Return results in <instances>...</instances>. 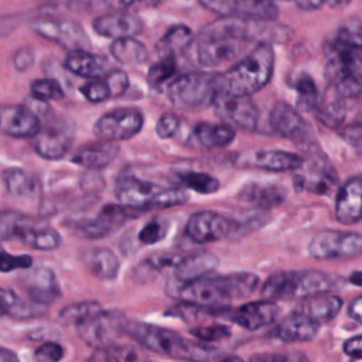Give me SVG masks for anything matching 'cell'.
I'll return each mask as SVG.
<instances>
[{
  "mask_svg": "<svg viewBox=\"0 0 362 362\" xmlns=\"http://www.w3.org/2000/svg\"><path fill=\"white\" fill-rule=\"evenodd\" d=\"M64 66L74 75L86 79L102 78L110 71L106 58L92 54L88 49L69 51L64 59Z\"/></svg>",
  "mask_w": 362,
  "mask_h": 362,
  "instance_id": "29",
  "label": "cell"
},
{
  "mask_svg": "<svg viewBox=\"0 0 362 362\" xmlns=\"http://www.w3.org/2000/svg\"><path fill=\"white\" fill-rule=\"evenodd\" d=\"M33 62V55L28 49H20V52L14 58V64L18 69H27Z\"/></svg>",
  "mask_w": 362,
  "mask_h": 362,
  "instance_id": "57",
  "label": "cell"
},
{
  "mask_svg": "<svg viewBox=\"0 0 362 362\" xmlns=\"http://www.w3.org/2000/svg\"><path fill=\"white\" fill-rule=\"evenodd\" d=\"M194 41V35L189 27L175 25L171 27L160 40L158 49L161 55H174L185 51Z\"/></svg>",
  "mask_w": 362,
  "mask_h": 362,
  "instance_id": "37",
  "label": "cell"
},
{
  "mask_svg": "<svg viewBox=\"0 0 362 362\" xmlns=\"http://www.w3.org/2000/svg\"><path fill=\"white\" fill-rule=\"evenodd\" d=\"M110 54L120 64H141L148 57L146 45L134 37L113 40L110 45Z\"/></svg>",
  "mask_w": 362,
  "mask_h": 362,
  "instance_id": "36",
  "label": "cell"
},
{
  "mask_svg": "<svg viewBox=\"0 0 362 362\" xmlns=\"http://www.w3.org/2000/svg\"><path fill=\"white\" fill-rule=\"evenodd\" d=\"M259 21L223 17L208 24L194 40L195 59L201 66L218 68L247 52L255 41L253 27Z\"/></svg>",
  "mask_w": 362,
  "mask_h": 362,
  "instance_id": "1",
  "label": "cell"
},
{
  "mask_svg": "<svg viewBox=\"0 0 362 362\" xmlns=\"http://www.w3.org/2000/svg\"><path fill=\"white\" fill-rule=\"evenodd\" d=\"M100 304L96 301H81L71 305H66L59 313V320L65 324H79L98 310H100Z\"/></svg>",
  "mask_w": 362,
  "mask_h": 362,
  "instance_id": "43",
  "label": "cell"
},
{
  "mask_svg": "<svg viewBox=\"0 0 362 362\" xmlns=\"http://www.w3.org/2000/svg\"><path fill=\"white\" fill-rule=\"evenodd\" d=\"M134 0H89V6L105 11H124Z\"/></svg>",
  "mask_w": 362,
  "mask_h": 362,
  "instance_id": "54",
  "label": "cell"
},
{
  "mask_svg": "<svg viewBox=\"0 0 362 362\" xmlns=\"http://www.w3.org/2000/svg\"><path fill=\"white\" fill-rule=\"evenodd\" d=\"M342 308V300L329 291H320L301 297L297 311L305 314L320 325L332 321Z\"/></svg>",
  "mask_w": 362,
  "mask_h": 362,
  "instance_id": "27",
  "label": "cell"
},
{
  "mask_svg": "<svg viewBox=\"0 0 362 362\" xmlns=\"http://www.w3.org/2000/svg\"><path fill=\"white\" fill-rule=\"evenodd\" d=\"M144 123L143 113L132 107H120L100 116L93 127L95 134L102 140L122 141L136 136Z\"/></svg>",
  "mask_w": 362,
  "mask_h": 362,
  "instance_id": "11",
  "label": "cell"
},
{
  "mask_svg": "<svg viewBox=\"0 0 362 362\" xmlns=\"http://www.w3.org/2000/svg\"><path fill=\"white\" fill-rule=\"evenodd\" d=\"M168 232V223L161 219H153L147 222L139 232V240L144 245L158 243L165 238Z\"/></svg>",
  "mask_w": 362,
  "mask_h": 362,
  "instance_id": "48",
  "label": "cell"
},
{
  "mask_svg": "<svg viewBox=\"0 0 362 362\" xmlns=\"http://www.w3.org/2000/svg\"><path fill=\"white\" fill-rule=\"evenodd\" d=\"M238 225L216 212L199 211L192 214L185 223L187 236L195 243H212L222 240L233 233Z\"/></svg>",
  "mask_w": 362,
  "mask_h": 362,
  "instance_id": "12",
  "label": "cell"
},
{
  "mask_svg": "<svg viewBox=\"0 0 362 362\" xmlns=\"http://www.w3.org/2000/svg\"><path fill=\"white\" fill-rule=\"evenodd\" d=\"M349 281L355 286H362V272H354L349 276Z\"/></svg>",
  "mask_w": 362,
  "mask_h": 362,
  "instance_id": "61",
  "label": "cell"
},
{
  "mask_svg": "<svg viewBox=\"0 0 362 362\" xmlns=\"http://www.w3.org/2000/svg\"><path fill=\"white\" fill-rule=\"evenodd\" d=\"M123 334L133 338L143 348L177 359H214L215 349L187 341L182 335L168 328L140 321H129Z\"/></svg>",
  "mask_w": 362,
  "mask_h": 362,
  "instance_id": "4",
  "label": "cell"
},
{
  "mask_svg": "<svg viewBox=\"0 0 362 362\" xmlns=\"http://www.w3.org/2000/svg\"><path fill=\"white\" fill-rule=\"evenodd\" d=\"M328 64L325 76L328 82L354 79L362 82V47L332 40L327 44Z\"/></svg>",
  "mask_w": 362,
  "mask_h": 362,
  "instance_id": "10",
  "label": "cell"
},
{
  "mask_svg": "<svg viewBox=\"0 0 362 362\" xmlns=\"http://www.w3.org/2000/svg\"><path fill=\"white\" fill-rule=\"evenodd\" d=\"M180 127V119L173 113H165L160 116L156 123V133L160 139H170L175 134Z\"/></svg>",
  "mask_w": 362,
  "mask_h": 362,
  "instance_id": "53",
  "label": "cell"
},
{
  "mask_svg": "<svg viewBox=\"0 0 362 362\" xmlns=\"http://www.w3.org/2000/svg\"><path fill=\"white\" fill-rule=\"evenodd\" d=\"M349 103L351 99L344 98L332 86L328 85L327 92L324 93L321 102H318L315 107L317 119L327 127L337 129L344 124L346 112L349 109Z\"/></svg>",
  "mask_w": 362,
  "mask_h": 362,
  "instance_id": "30",
  "label": "cell"
},
{
  "mask_svg": "<svg viewBox=\"0 0 362 362\" xmlns=\"http://www.w3.org/2000/svg\"><path fill=\"white\" fill-rule=\"evenodd\" d=\"M177 69V61L174 55H161L156 64H153L147 74V81L151 86H160L165 81L171 79Z\"/></svg>",
  "mask_w": 362,
  "mask_h": 362,
  "instance_id": "42",
  "label": "cell"
},
{
  "mask_svg": "<svg viewBox=\"0 0 362 362\" xmlns=\"http://www.w3.org/2000/svg\"><path fill=\"white\" fill-rule=\"evenodd\" d=\"M139 211L122 204H109L102 208L95 219L78 223V230L89 239H98L109 235L130 218H134Z\"/></svg>",
  "mask_w": 362,
  "mask_h": 362,
  "instance_id": "19",
  "label": "cell"
},
{
  "mask_svg": "<svg viewBox=\"0 0 362 362\" xmlns=\"http://www.w3.org/2000/svg\"><path fill=\"white\" fill-rule=\"evenodd\" d=\"M24 288L31 301L40 305H49L59 298L61 290L51 269L37 267L24 280Z\"/></svg>",
  "mask_w": 362,
  "mask_h": 362,
  "instance_id": "26",
  "label": "cell"
},
{
  "mask_svg": "<svg viewBox=\"0 0 362 362\" xmlns=\"http://www.w3.org/2000/svg\"><path fill=\"white\" fill-rule=\"evenodd\" d=\"M239 199L259 208H273L284 202L287 194L281 185L249 182L239 191Z\"/></svg>",
  "mask_w": 362,
  "mask_h": 362,
  "instance_id": "33",
  "label": "cell"
},
{
  "mask_svg": "<svg viewBox=\"0 0 362 362\" xmlns=\"http://www.w3.org/2000/svg\"><path fill=\"white\" fill-rule=\"evenodd\" d=\"M296 92H297V106L300 110H315L320 99H318V89L311 76L307 74H301L296 79Z\"/></svg>",
  "mask_w": 362,
  "mask_h": 362,
  "instance_id": "39",
  "label": "cell"
},
{
  "mask_svg": "<svg viewBox=\"0 0 362 362\" xmlns=\"http://www.w3.org/2000/svg\"><path fill=\"white\" fill-rule=\"evenodd\" d=\"M191 334L199 341L212 342V341H219V339L228 338L230 335V329L222 324H211V325L195 327L191 329Z\"/></svg>",
  "mask_w": 362,
  "mask_h": 362,
  "instance_id": "50",
  "label": "cell"
},
{
  "mask_svg": "<svg viewBox=\"0 0 362 362\" xmlns=\"http://www.w3.org/2000/svg\"><path fill=\"white\" fill-rule=\"evenodd\" d=\"M270 126L281 137L301 146L314 143V132L308 122L293 106L279 102L270 112Z\"/></svg>",
  "mask_w": 362,
  "mask_h": 362,
  "instance_id": "15",
  "label": "cell"
},
{
  "mask_svg": "<svg viewBox=\"0 0 362 362\" xmlns=\"http://www.w3.org/2000/svg\"><path fill=\"white\" fill-rule=\"evenodd\" d=\"M16 361H18V356L13 351L0 346V362H16Z\"/></svg>",
  "mask_w": 362,
  "mask_h": 362,
  "instance_id": "60",
  "label": "cell"
},
{
  "mask_svg": "<svg viewBox=\"0 0 362 362\" xmlns=\"http://www.w3.org/2000/svg\"><path fill=\"white\" fill-rule=\"evenodd\" d=\"M259 277L250 272H236L219 276H204L194 281L177 283L170 290L177 297L192 307H223L238 300L249 297L257 287Z\"/></svg>",
  "mask_w": 362,
  "mask_h": 362,
  "instance_id": "2",
  "label": "cell"
},
{
  "mask_svg": "<svg viewBox=\"0 0 362 362\" xmlns=\"http://www.w3.org/2000/svg\"><path fill=\"white\" fill-rule=\"evenodd\" d=\"M219 92L218 74L191 72L175 78L167 89L168 99L178 109L209 106Z\"/></svg>",
  "mask_w": 362,
  "mask_h": 362,
  "instance_id": "6",
  "label": "cell"
},
{
  "mask_svg": "<svg viewBox=\"0 0 362 362\" xmlns=\"http://www.w3.org/2000/svg\"><path fill=\"white\" fill-rule=\"evenodd\" d=\"M294 1H296L298 8L305 10V11H311V10H317V8L322 7V4L327 0H294Z\"/></svg>",
  "mask_w": 362,
  "mask_h": 362,
  "instance_id": "59",
  "label": "cell"
},
{
  "mask_svg": "<svg viewBox=\"0 0 362 362\" xmlns=\"http://www.w3.org/2000/svg\"><path fill=\"white\" fill-rule=\"evenodd\" d=\"M79 90L83 95V98L92 103H99V102H103V100L112 98L109 85L103 76L89 79L79 88Z\"/></svg>",
  "mask_w": 362,
  "mask_h": 362,
  "instance_id": "46",
  "label": "cell"
},
{
  "mask_svg": "<svg viewBox=\"0 0 362 362\" xmlns=\"http://www.w3.org/2000/svg\"><path fill=\"white\" fill-rule=\"evenodd\" d=\"M81 259L92 276L100 280H113L117 277L120 262L112 250L106 247H93L83 252Z\"/></svg>",
  "mask_w": 362,
  "mask_h": 362,
  "instance_id": "32",
  "label": "cell"
},
{
  "mask_svg": "<svg viewBox=\"0 0 362 362\" xmlns=\"http://www.w3.org/2000/svg\"><path fill=\"white\" fill-rule=\"evenodd\" d=\"M218 267V257L211 252H195L180 255L173 267L175 283L185 284L211 274Z\"/></svg>",
  "mask_w": 362,
  "mask_h": 362,
  "instance_id": "24",
  "label": "cell"
},
{
  "mask_svg": "<svg viewBox=\"0 0 362 362\" xmlns=\"http://www.w3.org/2000/svg\"><path fill=\"white\" fill-rule=\"evenodd\" d=\"M337 279L318 270L305 272H281L280 294L283 300L305 297L308 294L332 290Z\"/></svg>",
  "mask_w": 362,
  "mask_h": 362,
  "instance_id": "13",
  "label": "cell"
},
{
  "mask_svg": "<svg viewBox=\"0 0 362 362\" xmlns=\"http://www.w3.org/2000/svg\"><path fill=\"white\" fill-rule=\"evenodd\" d=\"M31 223V218L17 211H0V240L16 238L17 230Z\"/></svg>",
  "mask_w": 362,
  "mask_h": 362,
  "instance_id": "45",
  "label": "cell"
},
{
  "mask_svg": "<svg viewBox=\"0 0 362 362\" xmlns=\"http://www.w3.org/2000/svg\"><path fill=\"white\" fill-rule=\"evenodd\" d=\"M334 40L344 44L362 47V23L356 18L345 21L342 25H339Z\"/></svg>",
  "mask_w": 362,
  "mask_h": 362,
  "instance_id": "47",
  "label": "cell"
},
{
  "mask_svg": "<svg viewBox=\"0 0 362 362\" xmlns=\"http://www.w3.org/2000/svg\"><path fill=\"white\" fill-rule=\"evenodd\" d=\"M92 361H110V362H124V361H136L139 359V354L126 345H105L99 346V349L90 356Z\"/></svg>",
  "mask_w": 362,
  "mask_h": 362,
  "instance_id": "44",
  "label": "cell"
},
{
  "mask_svg": "<svg viewBox=\"0 0 362 362\" xmlns=\"http://www.w3.org/2000/svg\"><path fill=\"white\" fill-rule=\"evenodd\" d=\"M280 314L279 305L273 300L250 301L230 313V320L245 329L256 331L273 324Z\"/></svg>",
  "mask_w": 362,
  "mask_h": 362,
  "instance_id": "21",
  "label": "cell"
},
{
  "mask_svg": "<svg viewBox=\"0 0 362 362\" xmlns=\"http://www.w3.org/2000/svg\"><path fill=\"white\" fill-rule=\"evenodd\" d=\"M342 137L355 147V150L362 151V123L349 124L342 130Z\"/></svg>",
  "mask_w": 362,
  "mask_h": 362,
  "instance_id": "55",
  "label": "cell"
},
{
  "mask_svg": "<svg viewBox=\"0 0 362 362\" xmlns=\"http://www.w3.org/2000/svg\"><path fill=\"white\" fill-rule=\"evenodd\" d=\"M34 358L40 362H57L64 358V348L57 342L48 341L35 349Z\"/></svg>",
  "mask_w": 362,
  "mask_h": 362,
  "instance_id": "52",
  "label": "cell"
},
{
  "mask_svg": "<svg viewBox=\"0 0 362 362\" xmlns=\"http://www.w3.org/2000/svg\"><path fill=\"white\" fill-rule=\"evenodd\" d=\"M3 181L11 195L27 197L35 192V180L21 168H7L3 171Z\"/></svg>",
  "mask_w": 362,
  "mask_h": 362,
  "instance_id": "38",
  "label": "cell"
},
{
  "mask_svg": "<svg viewBox=\"0 0 362 362\" xmlns=\"http://www.w3.org/2000/svg\"><path fill=\"white\" fill-rule=\"evenodd\" d=\"M30 92H31V96L40 102L59 100L65 96L64 89L59 85V82L55 79H51V78L35 79L30 85Z\"/></svg>",
  "mask_w": 362,
  "mask_h": 362,
  "instance_id": "41",
  "label": "cell"
},
{
  "mask_svg": "<svg viewBox=\"0 0 362 362\" xmlns=\"http://www.w3.org/2000/svg\"><path fill=\"white\" fill-rule=\"evenodd\" d=\"M178 180L184 187L199 194H214L221 187L218 178L201 171H187L184 174H180Z\"/></svg>",
  "mask_w": 362,
  "mask_h": 362,
  "instance_id": "40",
  "label": "cell"
},
{
  "mask_svg": "<svg viewBox=\"0 0 362 362\" xmlns=\"http://www.w3.org/2000/svg\"><path fill=\"white\" fill-rule=\"evenodd\" d=\"M342 349L345 355H348L349 358H354V359L362 358V335H356L346 339L344 342Z\"/></svg>",
  "mask_w": 362,
  "mask_h": 362,
  "instance_id": "56",
  "label": "cell"
},
{
  "mask_svg": "<svg viewBox=\"0 0 362 362\" xmlns=\"http://www.w3.org/2000/svg\"><path fill=\"white\" fill-rule=\"evenodd\" d=\"M127 322L126 315L116 310H98L79 324H76L78 335L83 342L92 346H105L110 341L123 334Z\"/></svg>",
  "mask_w": 362,
  "mask_h": 362,
  "instance_id": "8",
  "label": "cell"
},
{
  "mask_svg": "<svg viewBox=\"0 0 362 362\" xmlns=\"http://www.w3.org/2000/svg\"><path fill=\"white\" fill-rule=\"evenodd\" d=\"M41 129V120L23 105H0V132L16 139L34 137Z\"/></svg>",
  "mask_w": 362,
  "mask_h": 362,
  "instance_id": "18",
  "label": "cell"
},
{
  "mask_svg": "<svg viewBox=\"0 0 362 362\" xmlns=\"http://www.w3.org/2000/svg\"><path fill=\"white\" fill-rule=\"evenodd\" d=\"M31 27L42 38L57 42L68 51L88 49L90 47V40L83 27L72 20L41 17L35 20Z\"/></svg>",
  "mask_w": 362,
  "mask_h": 362,
  "instance_id": "9",
  "label": "cell"
},
{
  "mask_svg": "<svg viewBox=\"0 0 362 362\" xmlns=\"http://www.w3.org/2000/svg\"><path fill=\"white\" fill-rule=\"evenodd\" d=\"M116 198L124 206L143 211L182 205L188 194L181 188L163 187L134 175H124L116 184Z\"/></svg>",
  "mask_w": 362,
  "mask_h": 362,
  "instance_id": "5",
  "label": "cell"
},
{
  "mask_svg": "<svg viewBox=\"0 0 362 362\" xmlns=\"http://www.w3.org/2000/svg\"><path fill=\"white\" fill-rule=\"evenodd\" d=\"M33 266V257L28 255H11L0 246V272L8 273L13 270H25Z\"/></svg>",
  "mask_w": 362,
  "mask_h": 362,
  "instance_id": "49",
  "label": "cell"
},
{
  "mask_svg": "<svg viewBox=\"0 0 362 362\" xmlns=\"http://www.w3.org/2000/svg\"><path fill=\"white\" fill-rule=\"evenodd\" d=\"M197 140L208 148L225 147L235 139V130L228 123H198L194 129Z\"/></svg>",
  "mask_w": 362,
  "mask_h": 362,
  "instance_id": "35",
  "label": "cell"
},
{
  "mask_svg": "<svg viewBox=\"0 0 362 362\" xmlns=\"http://www.w3.org/2000/svg\"><path fill=\"white\" fill-rule=\"evenodd\" d=\"M294 171V187L301 191L328 194L338 184L335 170L322 158L303 160V164Z\"/></svg>",
  "mask_w": 362,
  "mask_h": 362,
  "instance_id": "16",
  "label": "cell"
},
{
  "mask_svg": "<svg viewBox=\"0 0 362 362\" xmlns=\"http://www.w3.org/2000/svg\"><path fill=\"white\" fill-rule=\"evenodd\" d=\"M320 327L317 321L296 310L277 324L274 337L283 342H305L318 335Z\"/></svg>",
  "mask_w": 362,
  "mask_h": 362,
  "instance_id": "25",
  "label": "cell"
},
{
  "mask_svg": "<svg viewBox=\"0 0 362 362\" xmlns=\"http://www.w3.org/2000/svg\"><path fill=\"white\" fill-rule=\"evenodd\" d=\"M103 78L109 85L112 98L122 96L129 88V76L122 69H110Z\"/></svg>",
  "mask_w": 362,
  "mask_h": 362,
  "instance_id": "51",
  "label": "cell"
},
{
  "mask_svg": "<svg viewBox=\"0 0 362 362\" xmlns=\"http://www.w3.org/2000/svg\"><path fill=\"white\" fill-rule=\"evenodd\" d=\"M216 115L228 124L243 130H255L259 120V109L250 96H236L218 92L212 102Z\"/></svg>",
  "mask_w": 362,
  "mask_h": 362,
  "instance_id": "14",
  "label": "cell"
},
{
  "mask_svg": "<svg viewBox=\"0 0 362 362\" xmlns=\"http://www.w3.org/2000/svg\"><path fill=\"white\" fill-rule=\"evenodd\" d=\"M349 315L359 324H362V296L356 297L355 300L351 301L349 308H348Z\"/></svg>",
  "mask_w": 362,
  "mask_h": 362,
  "instance_id": "58",
  "label": "cell"
},
{
  "mask_svg": "<svg viewBox=\"0 0 362 362\" xmlns=\"http://www.w3.org/2000/svg\"><path fill=\"white\" fill-rule=\"evenodd\" d=\"M242 164L267 171L284 173L297 170L303 164V158L298 154L283 150H259L246 156Z\"/></svg>",
  "mask_w": 362,
  "mask_h": 362,
  "instance_id": "28",
  "label": "cell"
},
{
  "mask_svg": "<svg viewBox=\"0 0 362 362\" xmlns=\"http://www.w3.org/2000/svg\"><path fill=\"white\" fill-rule=\"evenodd\" d=\"M274 51L266 42H257L226 72L218 74L219 92L236 96H250L263 89L272 79Z\"/></svg>",
  "mask_w": 362,
  "mask_h": 362,
  "instance_id": "3",
  "label": "cell"
},
{
  "mask_svg": "<svg viewBox=\"0 0 362 362\" xmlns=\"http://www.w3.org/2000/svg\"><path fill=\"white\" fill-rule=\"evenodd\" d=\"M93 30L102 35L112 40L136 37L143 31V21L126 11H110L96 17L92 23Z\"/></svg>",
  "mask_w": 362,
  "mask_h": 362,
  "instance_id": "22",
  "label": "cell"
},
{
  "mask_svg": "<svg viewBox=\"0 0 362 362\" xmlns=\"http://www.w3.org/2000/svg\"><path fill=\"white\" fill-rule=\"evenodd\" d=\"M202 3L226 17L266 21L274 20L279 14L273 0H202Z\"/></svg>",
  "mask_w": 362,
  "mask_h": 362,
  "instance_id": "17",
  "label": "cell"
},
{
  "mask_svg": "<svg viewBox=\"0 0 362 362\" xmlns=\"http://www.w3.org/2000/svg\"><path fill=\"white\" fill-rule=\"evenodd\" d=\"M335 219L342 225H354L362 219V174L348 178L337 192Z\"/></svg>",
  "mask_w": 362,
  "mask_h": 362,
  "instance_id": "20",
  "label": "cell"
},
{
  "mask_svg": "<svg viewBox=\"0 0 362 362\" xmlns=\"http://www.w3.org/2000/svg\"><path fill=\"white\" fill-rule=\"evenodd\" d=\"M33 146L35 153L47 160H61L69 150L72 143V134L62 124L48 126L40 129L33 137Z\"/></svg>",
  "mask_w": 362,
  "mask_h": 362,
  "instance_id": "23",
  "label": "cell"
},
{
  "mask_svg": "<svg viewBox=\"0 0 362 362\" xmlns=\"http://www.w3.org/2000/svg\"><path fill=\"white\" fill-rule=\"evenodd\" d=\"M119 154V146L116 141L102 140L82 147L74 157L72 163L88 168V170H100L107 167Z\"/></svg>",
  "mask_w": 362,
  "mask_h": 362,
  "instance_id": "31",
  "label": "cell"
},
{
  "mask_svg": "<svg viewBox=\"0 0 362 362\" xmlns=\"http://www.w3.org/2000/svg\"><path fill=\"white\" fill-rule=\"evenodd\" d=\"M308 253L320 260L356 257L362 253V235L351 230H320L310 239Z\"/></svg>",
  "mask_w": 362,
  "mask_h": 362,
  "instance_id": "7",
  "label": "cell"
},
{
  "mask_svg": "<svg viewBox=\"0 0 362 362\" xmlns=\"http://www.w3.org/2000/svg\"><path fill=\"white\" fill-rule=\"evenodd\" d=\"M16 238L37 250H55L61 245L59 233L52 228H37L31 223L21 226Z\"/></svg>",
  "mask_w": 362,
  "mask_h": 362,
  "instance_id": "34",
  "label": "cell"
}]
</instances>
